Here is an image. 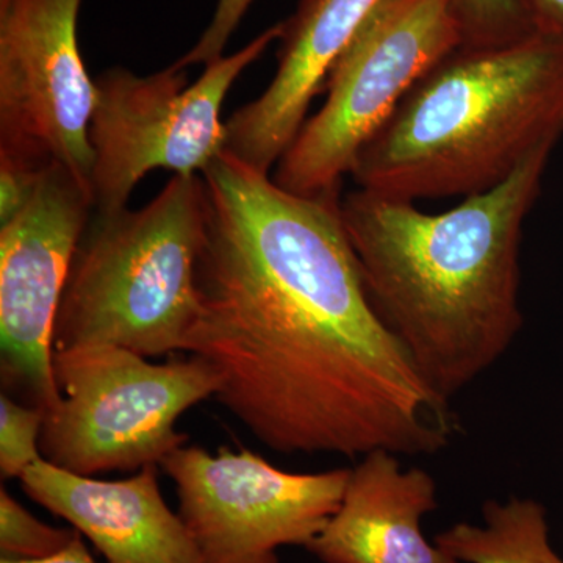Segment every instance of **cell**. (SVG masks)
<instances>
[{
	"label": "cell",
	"instance_id": "6da1fadb",
	"mask_svg": "<svg viewBox=\"0 0 563 563\" xmlns=\"http://www.w3.org/2000/svg\"><path fill=\"white\" fill-rule=\"evenodd\" d=\"M198 317L185 352L280 454L433 455L459 420L374 310L340 195L301 196L222 152L206 172Z\"/></svg>",
	"mask_w": 563,
	"mask_h": 563
},
{
	"label": "cell",
	"instance_id": "7a4b0ae2",
	"mask_svg": "<svg viewBox=\"0 0 563 563\" xmlns=\"http://www.w3.org/2000/svg\"><path fill=\"white\" fill-rule=\"evenodd\" d=\"M554 147L543 144L501 185L443 213L363 188L340 201L374 310L446 401L523 328L521 240Z\"/></svg>",
	"mask_w": 563,
	"mask_h": 563
},
{
	"label": "cell",
	"instance_id": "3957f363",
	"mask_svg": "<svg viewBox=\"0 0 563 563\" xmlns=\"http://www.w3.org/2000/svg\"><path fill=\"white\" fill-rule=\"evenodd\" d=\"M563 136V38L462 46L409 91L351 176L393 198L479 195Z\"/></svg>",
	"mask_w": 563,
	"mask_h": 563
},
{
	"label": "cell",
	"instance_id": "277c9868",
	"mask_svg": "<svg viewBox=\"0 0 563 563\" xmlns=\"http://www.w3.org/2000/svg\"><path fill=\"white\" fill-rule=\"evenodd\" d=\"M206 213L202 176H173L139 210H92L55 321V350L111 344L147 358L185 352L198 317Z\"/></svg>",
	"mask_w": 563,
	"mask_h": 563
},
{
	"label": "cell",
	"instance_id": "5b68a950",
	"mask_svg": "<svg viewBox=\"0 0 563 563\" xmlns=\"http://www.w3.org/2000/svg\"><path fill=\"white\" fill-rule=\"evenodd\" d=\"M62 401L44 418V461L80 476L162 465L187 443L181 415L220 390L198 355L152 363L111 344L54 351Z\"/></svg>",
	"mask_w": 563,
	"mask_h": 563
},
{
	"label": "cell",
	"instance_id": "8992f818",
	"mask_svg": "<svg viewBox=\"0 0 563 563\" xmlns=\"http://www.w3.org/2000/svg\"><path fill=\"white\" fill-rule=\"evenodd\" d=\"M462 44L454 0H385L336 60L324 106L303 122L273 180L295 195H339L363 147Z\"/></svg>",
	"mask_w": 563,
	"mask_h": 563
},
{
	"label": "cell",
	"instance_id": "52a82bcc",
	"mask_svg": "<svg viewBox=\"0 0 563 563\" xmlns=\"http://www.w3.org/2000/svg\"><path fill=\"white\" fill-rule=\"evenodd\" d=\"M284 22L235 54L209 63L192 85L176 63L144 77L120 66L99 74L90 122L95 210L124 209L152 169L202 176L225 150L228 129L221 113L229 91L280 40Z\"/></svg>",
	"mask_w": 563,
	"mask_h": 563
},
{
	"label": "cell",
	"instance_id": "ba28073f",
	"mask_svg": "<svg viewBox=\"0 0 563 563\" xmlns=\"http://www.w3.org/2000/svg\"><path fill=\"white\" fill-rule=\"evenodd\" d=\"M202 563H279L312 542L342 504L351 468L291 473L247 448L180 446L162 463Z\"/></svg>",
	"mask_w": 563,
	"mask_h": 563
},
{
	"label": "cell",
	"instance_id": "9c48e42d",
	"mask_svg": "<svg viewBox=\"0 0 563 563\" xmlns=\"http://www.w3.org/2000/svg\"><path fill=\"white\" fill-rule=\"evenodd\" d=\"M81 2L0 5V154L58 163L91 192L96 81L77 40Z\"/></svg>",
	"mask_w": 563,
	"mask_h": 563
},
{
	"label": "cell",
	"instance_id": "30bf717a",
	"mask_svg": "<svg viewBox=\"0 0 563 563\" xmlns=\"http://www.w3.org/2000/svg\"><path fill=\"white\" fill-rule=\"evenodd\" d=\"M92 210L90 190L54 163L24 209L0 224L2 379L46 415L62 401L55 321Z\"/></svg>",
	"mask_w": 563,
	"mask_h": 563
},
{
	"label": "cell",
	"instance_id": "8fae6325",
	"mask_svg": "<svg viewBox=\"0 0 563 563\" xmlns=\"http://www.w3.org/2000/svg\"><path fill=\"white\" fill-rule=\"evenodd\" d=\"M385 0H299L284 21L276 76L257 99L228 121L225 150L269 174L307 121L336 60Z\"/></svg>",
	"mask_w": 563,
	"mask_h": 563
},
{
	"label": "cell",
	"instance_id": "7c38bea8",
	"mask_svg": "<svg viewBox=\"0 0 563 563\" xmlns=\"http://www.w3.org/2000/svg\"><path fill=\"white\" fill-rule=\"evenodd\" d=\"M20 481L29 498L90 540L107 563H202L180 515L163 498L157 466L102 481L43 459Z\"/></svg>",
	"mask_w": 563,
	"mask_h": 563
},
{
	"label": "cell",
	"instance_id": "4fadbf2b",
	"mask_svg": "<svg viewBox=\"0 0 563 563\" xmlns=\"http://www.w3.org/2000/svg\"><path fill=\"white\" fill-rule=\"evenodd\" d=\"M437 507L431 474L373 451L351 468L339 510L306 550L321 563H459L422 532Z\"/></svg>",
	"mask_w": 563,
	"mask_h": 563
},
{
	"label": "cell",
	"instance_id": "5bb4252c",
	"mask_svg": "<svg viewBox=\"0 0 563 563\" xmlns=\"http://www.w3.org/2000/svg\"><path fill=\"white\" fill-rule=\"evenodd\" d=\"M459 563H563L550 543L547 510L533 499H490L483 525L457 523L435 537Z\"/></svg>",
	"mask_w": 563,
	"mask_h": 563
},
{
	"label": "cell",
	"instance_id": "9a60e30c",
	"mask_svg": "<svg viewBox=\"0 0 563 563\" xmlns=\"http://www.w3.org/2000/svg\"><path fill=\"white\" fill-rule=\"evenodd\" d=\"M79 536L38 520L5 487L0 490V559L33 562L54 558Z\"/></svg>",
	"mask_w": 563,
	"mask_h": 563
},
{
	"label": "cell",
	"instance_id": "2e32d148",
	"mask_svg": "<svg viewBox=\"0 0 563 563\" xmlns=\"http://www.w3.org/2000/svg\"><path fill=\"white\" fill-rule=\"evenodd\" d=\"M463 46H498L533 31L517 0H454Z\"/></svg>",
	"mask_w": 563,
	"mask_h": 563
},
{
	"label": "cell",
	"instance_id": "e0dca14e",
	"mask_svg": "<svg viewBox=\"0 0 563 563\" xmlns=\"http://www.w3.org/2000/svg\"><path fill=\"white\" fill-rule=\"evenodd\" d=\"M44 418L40 407L13 401L5 393L0 396V473L5 479H21L32 465L43 461L40 439Z\"/></svg>",
	"mask_w": 563,
	"mask_h": 563
},
{
	"label": "cell",
	"instance_id": "ac0fdd59",
	"mask_svg": "<svg viewBox=\"0 0 563 563\" xmlns=\"http://www.w3.org/2000/svg\"><path fill=\"white\" fill-rule=\"evenodd\" d=\"M252 3L254 0H218L210 24L176 65L187 69L192 65H209L222 57L229 40L239 29Z\"/></svg>",
	"mask_w": 563,
	"mask_h": 563
},
{
	"label": "cell",
	"instance_id": "d6986e66",
	"mask_svg": "<svg viewBox=\"0 0 563 563\" xmlns=\"http://www.w3.org/2000/svg\"><path fill=\"white\" fill-rule=\"evenodd\" d=\"M49 166L0 154V224L20 213L31 201Z\"/></svg>",
	"mask_w": 563,
	"mask_h": 563
},
{
	"label": "cell",
	"instance_id": "ffe728a7",
	"mask_svg": "<svg viewBox=\"0 0 563 563\" xmlns=\"http://www.w3.org/2000/svg\"><path fill=\"white\" fill-rule=\"evenodd\" d=\"M533 31L563 38V0H517Z\"/></svg>",
	"mask_w": 563,
	"mask_h": 563
},
{
	"label": "cell",
	"instance_id": "44dd1931",
	"mask_svg": "<svg viewBox=\"0 0 563 563\" xmlns=\"http://www.w3.org/2000/svg\"><path fill=\"white\" fill-rule=\"evenodd\" d=\"M0 563H98L92 559L90 551H88L87 544L84 542V537L77 536L74 542L62 551L60 554L54 555V558L44 559V561L33 562H20V561H7V559H0Z\"/></svg>",
	"mask_w": 563,
	"mask_h": 563
},
{
	"label": "cell",
	"instance_id": "7402d4cb",
	"mask_svg": "<svg viewBox=\"0 0 563 563\" xmlns=\"http://www.w3.org/2000/svg\"><path fill=\"white\" fill-rule=\"evenodd\" d=\"M9 2V0H0V5H3V3Z\"/></svg>",
	"mask_w": 563,
	"mask_h": 563
}]
</instances>
